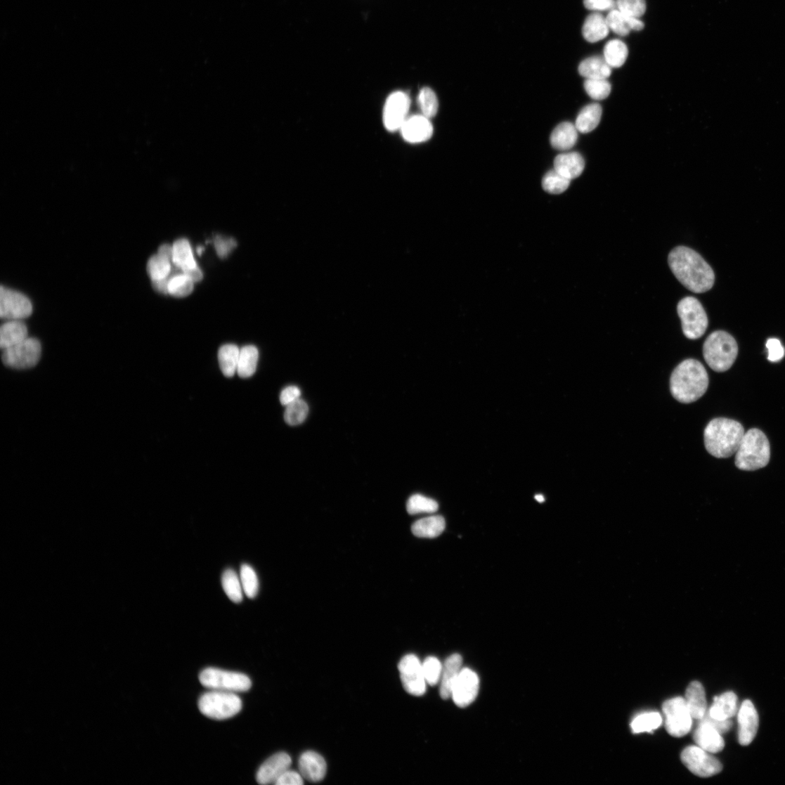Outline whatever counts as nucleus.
<instances>
[{
	"mask_svg": "<svg viewBox=\"0 0 785 785\" xmlns=\"http://www.w3.org/2000/svg\"><path fill=\"white\" fill-rule=\"evenodd\" d=\"M668 264L677 280L694 293L710 290L715 273L710 265L694 249L679 246L669 254Z\"/></svg>",
	"mask_w": 785,
	"mask_h": 785,
	"instance_id": "nucleus-1",
	"label": "nucleus"
},
{
	"mask_svg": "<svg viewBox=\"0 0 785 785\" xmlns=\"http://www.w3.org/2000/svg\"><path fill=\"white\" fill-rule=\"evenodd\" d=\"M670 385V392L677 401L690 404L706 393L709 377L701 363L689 358L685 360L673 370Z\"/></svg>",
	"mask_w": 785,
	"mask_h": 785,
	"instance_id": "nucleus-2",
	"label": "nucleus"
},
{
	"mask_svg": "<svg viewBox=\"0 0 785 785\" xmlns=\"http://www.w3.org/2000/svg\"><path fill=\"white\" fill-rule=\"evenodd\" d=\"M746 432L735 420L716 418L711 420L704 432L707 451L717 458H727L736 454Z\"/></svg>",
	"mask_w": 785,
	"mask_h": 785,
	"instance_id": "nucleus-3",
	"label": "nucleus"
},
{
	"mask_svg": "<svg viewBox=\"0 0 785 785\" xmlns=\"http://www.w3.org/2000/svg\"><path fill=\"white\" fill-rule=\"evenodd\" d=\"M770 444L760 430L746 432L736 453L735 464L742 471H755L765 468L770 460Z\"/></svg>",
	"mask_w": 785,
	"mask_h": 785,
	"instance_id": "nucleus-4",
	"label": "nucleus"
},
{
	"mask_svg": "<svg viewBox=\"0 0 785 785\" xmlns=\"http://www.w3.org/2000/svg\"><path fill=\"white\" fill-rule=\"evenodd\" d=\"M738 355L735 339L725 331L711 333L703 346V356L708 365L714 371L723 372L734 365Z\"/></svg>",
	"mask_w": 785,
	"mask_h": 785,
	"instance_id": "nucleus-5",
	"label": "nucleus"
},
{
	"mask_svg": "<svg viewBox=\"0 0 785 785\" xmlns=\"http://www.w3.org/2000/svg\"><path fill=\"white\" fill-rule=\"evenodd\" d=\"M198 707L207 718L225 720L235 716L241 711L242 701L236 693L212 690L200 696Z\"/></svg>",
	"mask_w": 785,
	"mask_h": 785,
	"instance_id": "nucleus-6",
	"label": "nucleus"
},
{
	"mask_svg": "<svg viewBox=\"0 0 785 785\" xmlns=\"http://www.w3.org/2000/svg\"><path fill=\"white\" fill-rule=\"evenodd\" d=\"M199 678L202 685L211 690L237 693L247 692L252 687L247 675L215 668L205 669Z\"/></svg>",
	"mask_w": 785,
	"mask_h": 785,
	"instance_id": "nucleus-7",
	"label": "nucleus"
},
{
	"mask_svg": "<svg viewBox=\"0 0 785 785\" xmlns=\"http://www.w3.org/2000/svg\"><path fill=\"white\" fill-rule=\"evenodd\" d=\"M685 335L691 339L701 337L708 327V318L701 304L694 297H686L677 306Z\"/></svg>",
	"mask_w": 785,
	"mask_h": 785,
	"instance_id": "nucleus-8",
	"label": "nucleus"
},
{
	"mask_svg": "<svg viewBox=\"0 0 785 785\" xmlns=\"http://www.w3.org/2000/svg\"><path fill=\"white\" fill-rule=\"evenodd\" d=\"M41 346L38 339L27 337L24 342L3 350L4 364L15 370H27L39 362Z\"/></svg>",
	"mask_w": 785,
	"mask_h": 785,
	"instance_id": "nucleus-9",
	"label": "nucleus"
},
{
	"mask_svg": "<svg viewBox=\"0 0 785 785\" xmlns=\"http://www.w3.org/2000/svg\"><path fill=\"white\" fill-rule=\"evenodd\" d=\"M666 715V728L670 735L682 737L692 729V716L683 697L667 700L663 705Z\"/></svg>",
	"mask_w": 785,
	"mask_h": 785,
	"instance_id": "nucleus-10",
	"label": "nucleus"
},
{
	"mask_svg": "<svg viewBox=\"0 0 785 785\" xmlns=\"http://www.w3.org/2000/svg\"><path fill=\"white\" fill-rule=\"evenodd\" d=\"M682 760L691 772L699 777H711L723 770L716 758L699 746L685 748L682 753Z\"/></svg>",
	"mask_w": 785,
	"mask_h": 785,
	"instance_id": "nucleus-11",
	"label": "nucleus"
},
{
	"mask_svg": "<svg viewBox=\"0 0 785 785\" xmlns=\"http://www.w3.org/2000/svg\"><path fill=\"white\" fill-rule=\"evenodd\" d=\"M403 687L411 695L422 696L427 692V682L422 670V663L415 654L403 657L398 666Z\"/></svg>",
	"mask_w": 785,
	"mask_h": 785,
	"instance_id": "nucleus-12",
	"label": "nucleus"
},
{
	"mask_svg": "<svg viewBox=\"0 0 785 785\" xmlns=\"http://www.w3.org/2000/svg\"><path fill=\"white\" fill-rule=\"evenodd\" d=\"M32 304L24 294L1 287L0 290V317L3 320H22L32 313Z\"/></svg>",
	"mask_w": 785,
	"mask_h": 785,
	"instance_id": "nucleus-13",
	"label": "nucleus"
},
{
	"mask_svg": "<svg viewBox=\"0 0 785 785\" xmlns=\"http://www.w3.org/2000/svg\"><path fill=\"white\" fill-rule=\"evenodd\" d=\"M410 107V98L407 93L397 91L389 96L384 110V123L389 131L401 129L408 118Z\"/></svg>",
	"mask_w": 785,
	"mask_h": 785,
	"instance_id": "nucleus-14",
	"label": "nucleus"
},
{
	"mask_svg": "<svg viewBox=\"0 0 785 785\" xmlns=\"http://www.w3.org/2000/svg\"><path fill=\"white\" fill-rule=\"evenodd\" d=\"M478 675L469 668H462L453 687L451 698L459 708H466L472 704L479 691Z\"/></svg>",
	"mask_w": 785,
	"mask_h": 785,
	"instance_id": "nucleus-15",
	"label": "nucleus"
},
{
	"mask_svg": "<svg viewBox=\"0 0 785 785\" xmlns=\"http://www.w3.org/2000/svg\"><path fill=\"white\" fill-rule=\"evenodd\" d=\"M738 741L742 746H749L755 739L758 727L759 716L751 700H745L738 712Z\"/></svg>",
	"mask_w": 785,
	"mask_h": 785,
	"instance_id": "nucleus-16",
	"label": "nucleus"
},
{
	"mask_svg": "<svg viewBox=\"0 0 785 785\" xmlns=\"http://www.w3.org/2000/svg\"><path fill=\"white\" fill-rule=\"evenodd\" d=\"M173 264L195 283L202 280L203 273L194 258L192 247L187 240L180 239L174 244Z\"/></svg>",
	"mask_w": 785,
	"mask_h": 785,
	"instance_id": "nucleus-17",
	"label": "nucleus"
},
{
	"mask_svg": "<svg viewBox=\"0 0 785 785\" xmlns=\"http://www.w3.org/2000/svg\"><path fill=\"white\" fill-rule=\"evenodd\" d=\"M292 765L290 756L284 752L278 753L267 759L259 768L257 779L260 784H270L277 782L280 777Z\"/></svg>",
	"mask_w": 785,
	"mask_h": 785,
	"instance_id": "nucleus-18",
	"label": "nucleus"
},
{
	"mask_svg": "<svg viewBox=\"0 0 785 785\" xmlns=\"http://www.w3.org/2000/svg\"><path fill=\"white\" fill-rule=\"evenodd\" d=\"M403 138L411 143H419L429 140L434 134L430 119L422 115L408 117L400 129Z\"/></svg>",
	"mask_w": 785,
	"mask_h": 785,
	"instance_id": "nucleus-19",
	"label": "nucleus"
},
{
	"mask_svg": "<svg viewBox=\"0 0 785 785\" xmlns=\"http://www.w3.org/2000/svg\"><path fill=\"white\" fill-rule=\"evenodd\" d=\"M694 740L697 746L711 753H718L725 747V742L720 732L703 720H699L694 734Z\"/></svg>",
	"mask_w": 785,
	"mask_h": 785,
	"instance_id": "nucleus-20",
	"label": "nucleus"
},
{
	"mask_svg": "<svg viewBox=\"0 0 785 785\" xmlns=\"http://www.w3.org/2000/svg\"><path fill=\"white\" fill-rule=\"evenodd\" d=\"M300 773L311 782L322 781L327 773V763L324 758L313 751L304 753L299 758Z\"/></svg>",
	"mask_w": 785,
	"mask_h": 785,
	"instance_id": "nucleus-21",
	"label": "nucleus"
},
{
	"mask_svg": "<svg viewBox=\"0 0 785 785\" xmlns=\"http://www.w3.org/2000/svg\"><path fill=\"white\" fill-rule=\"evenodd\" d=\"M462 670V659L459 654H453L443 664L440 680V696L443 699L451 698L453 687Z\"/></svg>",
	"mask_w": 785,
	"mask_h": 785,
	"instance_id": "nucleus-22",
	"label": "nucleus"
},
{
	"mask_svg": "<svg viewBox=\"0 0 785 785\" xmlns=\"http://www.w3.org/2000/svg\"><path fill=\"white\" fill-rule=\"evenodd\" d=\"M585 162L582 155L578 153H569L558 155L554 160L556 171L569 179L580 176L584 171Z\"/></svg>",
	"mask_w": 785,
	"mask_h": 785,
	"instance_id": "nucleus-23",
	"label": "nucleus"
},
{
	"mask_svg": "<svg viewBox=\"0 0 785 785\" xmlns=\"http://www.w3.org/2000/svg\"><path fill=\"white\" fill-rule=\"evenodd\" d=\"M606 19L609 30L620 36H626L631 30L641 31L644 28L640 18L627 15L619 10L611 11Z\"/></svg>",
	"mask_w": 785,
	"mask_h": 785,
	"instance_id": "nucleus-24",
	"label": "nucleus"
},
{
	"mask_svg": "<svg viewBox=\"0 0 785 785\" xmlns=\"http://www.w3.org/2000/svg\"><path fill=\"white\" fill-rule=\"evenodd\" d=\"M738 711L737 696L733 692H725L714 698V703L708 713L713 719L729 720Z\"/></svg>",
	"mask_w": 785,
	"mask_h": 785,
	"instance_id": "nucleus-25",
	"label": "nucleus"
},
{
	"mask_svg": "<svg viewBox=\"0 0 785 785\" xmlns=\"http://www.w3.org/2000/svg\"><path fill=\"white\" fill-rule=\"evenodd\" d=\"M685 700L692 718L701 720L707 713V700L703 686L699 682H692L687 689Z\"/></svg>",
	"mask_w": 785,
	"mask_h": 785,
	"instance_id": "nucleus-26",
	"label": "nucleus"
},
{
	"mask_svg": "<svg viewBox=\"0 0 785 785\" xmlns=\"http://www.w3.org/2000/svg\"><path fill=\"white\" fill-rule=\"evenodd\" d=\"M27 337V327L22 321H8L0 328V347L5 350L24 342Z\"/></svg>",
	"mask_w": 785,
	"mask_h": 785,
	"instance_id": "nucleus-27",
	"label": "nucleus"
},
{
	"mask_svg": "<svg viewBox=\"0 0 785 785\" xmlns=\"http://www.w3.org/2000/svg\"><path fill=\"white\" fill-rule=\"evenodd\" d=\"M578 138L576 124L565 122L559 124L550 136V143L556 150L568 151L574 147Z\"/></svg>",
	"mask_w": 785,
	"mask_h": 785,
	"instance_id": "nucleus-28",
	"label": "nucleus"
},
{
	"mask_svg": "<svg viewBox=\"0 0 785 785\" xmlns=\"http://www.w3.org/2000/svg\"><path fill=\"white\" fill-rule=\"evenodd\" d=\"M609 30L606 18L599 13H594L586 18L583 34L588 41L597 42L605 39Z\"/></svg>",
	"mask_w": 785,
	"mask_h": 785,
	"instance_id": "nucleus-29",
	"label": "nucleus"
},
{
	"mask_svg": "<svg viewBox=\"0 0 785 785\" xmlns=\"http://www.w3.org/2000/svg\"><path fill=\"white\" fill-rule=\"evenodd\" d=\"M446 527V522L441 516H434L420 519L412 526L415 536L420 538H436Z\"/></svg>",
	"mask_w": 785,
	"mask_h": 785,
	"instance_id": "nucleus-30",
	"label": "nucleus"
},
{
	"mask_svg": "<svg viewBox=\"0 0 785 785\" xmlns=\"http://www.w3.org/2000/svg\"><path fill=\"white\" fill-rule=\"evenodd\" d=\"M602 108L599 103L586 105L579 113L576 126L582 134H588L595 130L601 122Z\"/></svg>",
	"mask_w": 785,
	"mask_h": 785,
	"instance_id": "nucleus-31",
	"label": "nucleus"
},
{
	"mask_svg": "<svg viewBox=\"0 0 785 785\" xmlns=\"http://www.w3.org/2000/svg\"><path fill=\"white\" fill-rule=\"evenodd\" d=\"M579 73L586 79H607L611 74V67L604 58L592 56L581 62Z\"/></svg>",
	"mask_w": 785,
	"mask_h": 785,
	"instance_id": "nucleus-32",
	"label": "nucleus"
},
{
	"mask_svg": "<svg viewBox=\"0 0 785 785\" xmlns=\"http://www.w3.org/2000/svg\"><path fill=\"white\" fill-rule=\"evenodd\" d=\"M240 349L233 344L223 346L219 351V362L223 374L231 377L238 372Z\"/></svg>",
	"mask_w": 785,
	"mask_h": 785,
	"instance_id": "nucleus-33",
	"label": "nucleus"
},
{
	"mask_svg": "<svg viewBox=\"0 0 785 785\" xmlns=\"http://www.w3.org/2000/svg\"><path fill=\"white\" fill-rule=\"evenodd\" d=\"M259 352L254 346H247L240 349L238 373L242 378L252 377L256 372Z\"/></svg>",
	"mask_w": 785,
	"mask_h": 785,
	"instance_id": "nucleus-34",
	"label": "nucleus"
},
{
	"mask_svg": "<svg viewBox=\"0 0 785 785\" xmlns=\"http://www.w3.org/2000/svg\"><path fill=\"white\" fill-rule=\"evenodd\" d=\"M628 56V47L621 40H611L604 47V58L611 68L621 67L625 63Z\"/></svg>",
	"mask_w": 785,
	"mask_h": 785,
	"instance_id": "nucleus-35",
	"label": "nucleus"
},
{
	"mask_svg": "<svg viewBox=\"0 0 785 785\" xmlns=\"http://www.w3.org/2000/svg\"><path fill=\"white\" fill-rule=\"evenodd\" d=\"M173 265L171 259L157 253L148 260L146 270L152 281L160 280L168 278L171 275Z\"/></svg>",
	"mask_w": 785,
	"mask_h": 785,
	"instance_id": "nucleus-36",
	"label": "nucleus"
},
{
	"mask_svg": "<svg viewBox=\"0 0 785 785\" xmlns=\"http://www.w3.org/2000/svg\"><path fill=\"white\" fill-rule=\"evenodd\" d=\"M222 585L226 595L233 602H242L244 590L241 580L235 571L228 569L223 572Z\"/></svg>",
	"mask_w": 785,
	"mask_h": 785,
	"instance_id": "nucleus-37",
	"label": "nucleus"
},
{
	"mask_svg": "<svg viewBox=\"0 0 785 785\" xmlns=\"http://www.w3.org/2000/svg\"><path fill=\"white\" fill-rule=\"evenodd\" d=\"M663 724V718L659 713H647L636 717L631 723V729L635 734L651 732L659 729Z\"/></svg>",
	"mask_w": 785,
	"mask_h": 785,
	"instance_id": "nucleus-38",
	"label": "nucleus"
},
{
	"mask_svg": "<svg viewBox=\"0 0 785 785\" xmlns=\"http://www.w3.org/2000/svg\"><path fill=\"white\" fill-rule=\"evenodd\" d=\"M307 403L299 398L286 407L285 420L291 427L299 426L307 418L309 414Z\"/></svg>",
	"mask_w": 785,
	"mask_h": 785,
	"instance_id": "nucleus-39",
	"label": "nucleus"
},
{
	"mask_svg": "<svg viewBox=\"0 0 785 785\" xmlns=\"http://www.w3.org/2000/svg\"><path fill=\"white\" fill-rule=\"evenodd\" d=\"M570 180L559 174L556 169L547 173L543 179L542 185L546 193L560 195L565 192L570 185Z\"/></svg>",
	"mask_w": 785,
	"mask_h": 785,
	"instance_id": "nucleus-40",
	"label": "nucleus"
},
{
	"mask_svg": "<svg viewBox=\"0 0 785 785\" xmlns=\"http://www.w3.org/2000/svg\"><path fill=\"white\" fill-rule=\"evenodd\" d=\"M195 282L183 273L174 275L168 285V294L183 298L193 292Z\"/></svg>",
	"mask_w": 785,
	"mask_h": 785,
	"instance_id": "nucleus-41",
	"label": "nucleus"
},
{
	"mask_svg": "<svg viewBox=\"0 0 785 785\" xmlns=\"http://www.w3.org/2000/svg\"><path fill=\"white\" fill-rule=\"evenodd\" d=\"M417 102L423 116L431 119L436 115L439 101L436 93L431 89H422L420 91Z\"/></svg>",
	"mask_w": 785,
	"mask_h": 785,
	"instance_id": "nucleus-42",
	"label": "nucleus"
},
{
	"mask_svg": "<svg viewBox=\"0 0 785 785\" xmlns=\"http://www.w3.org/2000/svg\"><path fill=\"white\" fill-rule=\"evenodd\" d=\"M438 509L439 505L434 500L421 495H413L407 503V510L410 515L434 513Z\"/></svg>",
	"mask_w": 785,
	"mask_h": 785,
	"instance_id": "nucleus-43",
	"label": "nucleus"
},
{
	"mask_svg": "<svg viewBox=\"0 0 785 785\" xmlns=\"http://www.w3.org/2000/svg\"><path fill=\"white\" fill-rule=\"evenodd\" d=\"M240 580L245 595L249 599L256 597L259 589L256 571L250 566L243 564L240 571Z\"/></svg>",
	"mask_w": 785,
	"mask_h": 785,
	"instance_id": "nucleus-44",
	"label": "nucleus"
},
{
	"mask_svg": "<svg viewBox=\"0 0 785 785\" xmlns=\"http://www.w3.org/2000/svg\"><path fill=\"white\" fill-rule=\"evenodd\" d=\"M584 88L590 98L597 100L606 99L611 91V84L606 79H586Z\"/></svg>",
	"mask_w": 785,
	"mask_h": 785,
	"instance_id": "nucleus-45",
	"label": "nucleus"
},
{
	"mask_svg": "<svg viewBox=\"0 0 785 785\" xmlns=\"http://www.w3.org/2000/svg\"><path fill=\"white\" fill-rule=\"evenodd\" d=\"M443 665L435 656H429L422 663L424 676L428 685L435 686L440 683Z\"/></svg>",
	"mask_w": 785,
	"mask_h": 785,
	"instance_id": "nucleus-46",
	"label": "nucleus"
},
{
	"mask_svg": "<svg viewBox=\"0 0 785 785\" xmlns=\"http://www.w3.org/2000/svg\"><path fill=\"white\" fill-rule=\"evenodd\" d=\"M616 6L623 13L640 18L646 12L645 0H617Z\"/></svg>",
	"mask_w": 785,
	"mask_h": 785,
	"instance_id": "nucleus-47",
	"label": "nucleus"
},
{
	"mask_svg": "<svg viewBox=\"0 0 785 785\" xmlns=\"http://www.w3.org/2000/svg\"><path fill=\"white\" fill-rule=\"evenodd\" d=\"M214 245L219 257L225 258L237 246V242L233 238L217 236L214 239Z\"/></svg>",
	"mask_w": 785,
	"mask_h": 785,
	"instance_id": "nucleus-48",
	"label": "nucleus"
},
{
	"mask_svg": "<svg viewBox=\"0 0 785 785\" xmlns=\"http://www.w3.org/2000/svg\"><path fill=\"white\" fill-rule=\"evenodd\" d=\"M768 359L772 363L779 362L784 356V349L778 339L771 338L767 343Z\"/></svg>",
	"mask_w": 785,
	"mask_h": 785,
	"instance_id": "nucleus-49",
	"label": "nucleus"
},
{
	"mask_svg": "<svg viewBox=\"0 0 785 785\" xmlns=\"http://www.w3.org/2000/svg\"><path fill=\"white\" fill-rule=\"evenodd\" d=\"M585 7L593 11L613 10L616 6L614 0H584Z\"/></svg>",
	"mask_w": 785,
	"mask_h": 785,
	"instance_id": "nucleus-50",
	"label": "nucleus"
},
{
	"mask_svg": "<svg viewBox=\"0 0 785 785\" xmlns=\"http://www.w3.org/2000/svg\"><path fill=\"white\" fill-rule=\"evenodd\" d=\"M304 778L301 773L292 770H287L275 783L277 785H301Z\"/></svg>",
	"mask_w": 785,
	"mask_h": 785,
	"instance_id": "nucleus-51",
	"label": "nucleus"
},
{
	"mask_svg": "<svg viewBox=\"0 0 785 785\" xmlns=\"http://www.w3.org/2000/svg\"><path fill=\"white\" fill-rule=\"evenodd\" d=\"M301 391L299 388L297 387H288L285 388L281 393L280 402L283 406L287 407L292 404V402L301 398Z\"/></svg>",
	"mask_w": 785,
	"mask_h": 785,
	"instance_id": "nucleus-52",
	"label": "nucleus"
},
{
	"mask_svg": "<svg viewBox=\"0 0 785 785\" xmlns=\"http://www.w3.org/2000/svg\"><path fill=\"white\" fill-rule=\"evenodd\" d=\"M701 720L706 721V722L711 725L720 733H725L729 732L732 726V723L730 719L726 720H715L711 718L708 713H706L705 716Z\"/></svg>",
	"mask_w": 785,
	"mask_h": 785,
	"instance_id": "nucleus-53",
	"label": "nucleus"
},
{
	"mask_svg": "<svg viewBox=\"0 0 785 785\" xmlns=\"http://www.w3.org/2000/svg\"><path fill=\"white\" fill-rule=\"evenodd\" d=\"M158 253L162 254V256L171 259L173 261V245L171 246L168 244L161 245L158 249Z\"/></svg>",
	"mask_w": 785,
	"mask_h": 785,
	"instance_id": "nucleus-54",
	"label": "nucleus"
},
{
	"mask_svg": "<svg viewBox=\"0 0 785 785\" xmlns=\"http://www.w3.org/2000/svg\"><path fill=\"white\" fill-rule=\"evenodd\" d=\"M536 500H537L538 502H540V503H542V502H543L545 501V498H544V496H543V495H536Z\"/></svg>",
	"mask_w": 785,
	"mask_h": 785,
	"instance_id": "nucleus-55",
	"label": "nucleus"
},
{
	"mask_svg": "<svg viewBox=\"0 0 785 785\" xmlns=\"http://www.w3.org/2000/svg\"><path fill=\"white\" fill-rule=\"evenodd\" d=\"M203 250H204V248H203V247H199L197 248V252H198V253H199L200 254H202V252H203Z\"/></svg>",
	"mask_w": 785,
	"mask_h": 785,
	"instance_id": "nucleus-56",
	"label": "nucleus"
}]
</instances>
